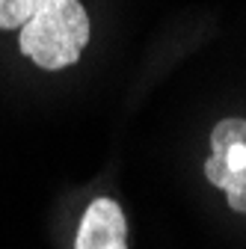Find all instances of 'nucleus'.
Returning a JSON list of instances; mask_svg holds the SVG:
<instances>
[{
  "label": "nucleus",
  "instance_id": "nucleus-2",
  "mask_svg": "<svg viewBox=\"0 0 246 249\" xmlns=\"http://www.w3.org/2000/svg\"><path fill=\"white\" fill-rule=\"evenodd\" d=\"M213 154L205 160V175L226 193L228 205L246 213V119H223L211 134Z\"/></svg>",
  "mask_w": 246,
  "mask_h": 249
},
{
  "label": "nucleus",
  "instance_id": "nucleus-3",
  "mask_svg": "<svg viewBox=\"0 0 246 249\" xmlns=\"http://www.w3.org/2000/svg\"><path fill=\"white\" fill-rule=\"evenodd\" d=\"M74 249H128V223L119 202L98 196L83 211Z\"/></svg>",
  "mask_w": 246,
  "mask_h": 249
},
{
  "label": "nucleus",
  "instance_id": "nucleus-1",
  "mask_svg": "<svg viewBox=\"0 0 246 249\" xmlns=\"http://www.w3.org/2000/svg\"><path fill=\"white\" fill-rule=\"evenodd\" d=\"M89 42V15L80 0H48V3L21 27V53L39 69L59 71L74 66Z\"/></svg>",
  "mask_w": 246,
  "mask_h": 249
},
{
  "label": "nucleus",
  "instance_id": "nucleus-4",
  "mask_svg": "<svg viewBox=\"0 0 246 249\" xmlns=\"http://www.w3.org/2000/svg\"><path fill=\"white\" fill-rule=\"evenodd\" d=\"M48 0H0V30L24 27Z\"/></svg>",
  "mask_w": 246,
  "mask_h": 249
}]
</instances>
